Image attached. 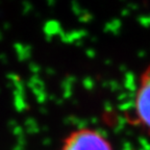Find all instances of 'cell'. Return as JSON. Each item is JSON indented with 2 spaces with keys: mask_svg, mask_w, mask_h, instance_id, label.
I'll use <instances>...</instances> for the list:
<instances>
[{
  "mask_svg": "<svg viewBox=\"0 0 150 150\" xmlns=\"http://www.w3.org/2000/svg\"><path fill=\"white\" fill-rule=\"evenodd\" d=\"M131 118L134 125L150 137V64L139 76Z\"/></svg>",
  "mask_w": 150,
  "mask_h": 150,
  "instance_id": "6da1fadb",
  "label": "cell"
},
{
  "mask_svg": "<svg viewBox=\"0 0 150 150\" xmlns=\"http://www.w3.org/2000/svg\"><path fill=\"white\" fill-rule=\"evenodd\" d=\"M59 150H114L112 143L97 129H75L64 139Z\"/></svg>",
  "mask_w": 150,
  "mask_h": 150,
  "instance_id": "7a4b0ae2",
  "label": "cell"
}]
</instances>
